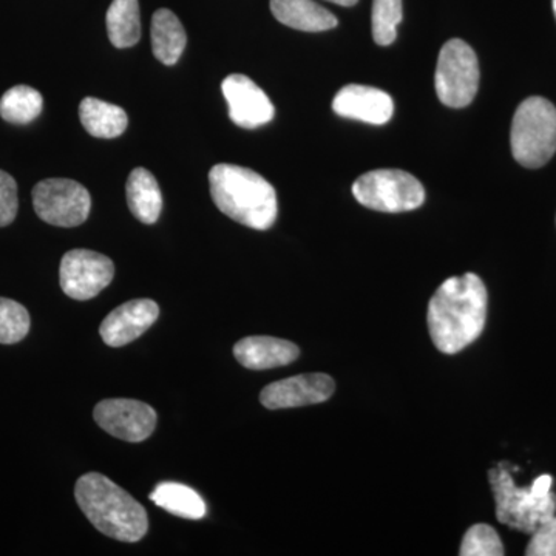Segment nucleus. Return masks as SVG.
Masks as SVG:
<instances>
[{"label": "nucleus", "instance_id": "obj_17", "mask_svg": "<svg viewBox=\"0 0 556 556\" xmlns=\"http://www.w3.org/2000/svg\"><path fill=\"white\" fill-rule=\"evenodd\" d=\"M127 203L135 218L144 225H153L159 222L163 211V195L159 181L153 177L152 172L138 167L131 170L127 179Z\"/></svg>", "mask_w": 556, "mask_h": 556}, {"label": "nucleus", "instance_id": "obj_16", "mask_svg": "<svg viewBox=\"0 0 556 556\" xmlns=\"http://www.w3.org/2000/svg\"><path fill=\"white\" fill-rule=\"evenodd\" d=\"M274 17L299 31H328L338 27L339 21L331 11L314 0H270Z\"/></svg>", "mask_w": 556, "mask_h": 556}, {"label": "nucleus", "instance_id": "obj_11", "mask_svg": "<svg viewBox=\"0 0 556 556\" xmlns=\"http://www.w3.org/2000/svg\"><path fill=\"white\" fill-rule=\"evenodd\" d=\"M331 376L321 372L294 376L263 388L260 402L268 409L299 408L327 402L334 393Z\"/></svg>", "mask_w": 556, "mask_h": 556}, {"label": "nucleus", "instance_id": "obj_6", "mask_svg": "<svg viewBox=\"0 0 556 556\" xmlns=\"http://www.w3.org/2000/svg\"><path fill=\"white\" fill-rule=\"evenodd\" d=\"M353 195L362 206L386 214H399L422 206L426 189L408 172L379 169L358 177L353 185Z\"/></svg>", "mask_w": 556, "mask_h": 556}, {"label": "nucleus", "instance_id": "obj_9", "mask_svg": "<svg viewBox=\"0 0 556 556\" xmlns=\"http://www.w3.org/2000/svg\"><path fill=\"white\" fill-rule=\"evenodd\" d=\"M115 266L112 260L89 251L73 249L61 260L60 283L70 299L86 302L101 294L112 283Z\"/></svg>", "mask_w": 556, "mask_h": 556}, {"label": "nucleus", "instance_id": "obj_13", "mask_svg": "<svg viewBox=\"0 0 556 556\" xmlns=\"http://www.w3.org/2000/svg\"><path fill=\"white\" fill-rule=\"evenodd\" d=\"M160 317L159 303L150 299L130 300L113 309L100 327L102 340L109 346L119 348L141 338Z\"/></svg>", "mask_w": 556, "mask_h": 556}, {"label": "nucleus", "instance_id": "obj_10", "mask_svg": "<svg viewBox=\"0 0 556 556\" xmlns=\"http://www.w3.org/2000/svg\"><path fill=\"white\" fill-rule=\"evenodd\" d=\"M102 430L126 442H142L155 431V409L135 399H105L93 409Z\"/></svg>", "mask_w": 556, "mask_h": 556}, {"label": "nucleus", "instance_id": "obj_19", "mask_svg": "<svg viewBox=\"0 0 556 556\" xmlns=\"http://www.w3.org/2000/svg\"><path fill=\"white\" fill-rule=\"evenodd\" d=\"M79 118L91 137L104 139L121 137L129 124L126 110L97 98H86L80 102Z\"/></svg>", "mask_w": 556, "mask_h": 556}, {"label": "nucleus", "instance_id": "obj_14", "mask_svg": "<svg viewBox=\"0 0 556 556\" xmlns=\"http://www.w3.org/2000/svg\"><path fill=\"white\" fill-rule=\"evenodd\" d=\"M332 110L342 118L383 126L393 118L394 102L387 91L350 84L336 94Z\"/></svg>", "mask_w": 556, "mask_h": 556}, {"label": "nucleus", "instance_id": "obj_8", "mask_svg": "<svg viewBox=\"0 0 556 556\" xmlns=\"http://www.w3.org/2000/svg\"><path fill=\"white\" fill-rule=\"evenodd\" d=\"M33 207L42 222L60 228H76L89 218L91 199L89 190L78 181L50 178L33 189Z\"/></svg>", "mask_w": 556, "mask_h": 556}, {"label": "nucleus", "instance_id": "obj_26", "mask_svg": "<svg viewBox=\"0 0 556 556\" xmlns=\"http://www.w3.org/2000/svg\"><path fill=\"white\" fill-rule=\"evenodd\" d=\"M20 208L17 185L7 172L0 170V228L11 225Z\"/></svg>", "mask_w": 556, "mask_h": 556}, {"label": "nucleus", "instance_id": "obj_7", "mask_svg": "<svg viewBox=\"0 0 556 556\" xmlns=\"http://www.w3.org/2000/svg\"><path fill=\"white\" fill-rule=\"evenodd\" d=\"M434 86L439 101L452 109L470 105L479 89V62L475 50L463 39H452L438 58Z\"/></svg>", "mask_w": 556, "mask_h": 556}, {"label": "nucleus", "instance_id": "obj_2", "mask_svg": "<svg viewBox=\"0 0 556 556\" xmlns=\"http://www.w3.org/2000/svg\"><path fill=\"white\" fill-rule=\"evenodd\" d=\"M215 206L247 228L266 230L276 223L277 193L257 172L236 164H217L208 172Z\"/></svg>", "mask_w": 556, "mask_h": 556}, {"label": "nucleus", "instance_id": "obj_3", "mask_svg": "<svg viewBox=\"0 0 556 556\" xmlns=\"http://www.w3.org/2000/svg\"><path fill=\"white\" fill-rule=\"evenodd\" d=\"M75 496L84 515L104 535L123 543H138L148 533L146 508L104 475L80 477L76 482Z\"/></svg>", "mask_w": 556, "mask_h": 556}, {"label": "nucleus", "instance_id": "obj_24", "mask_svg": "<svg viewBox=\"0 0 556 556\" xmlns=\"http://www.w3.org/2000/svg\"><path fill=\"white\" fill-rule=\"evenodd\" d=\"M30 314L14 300L0 298V343L13 345L27 338L30 331Z\"/></svg>", "mask_w": 556, "mask_h": 556}, {"label": "nucleus", "instance_id": "obj_1", "mask_svg": "<svg viewBox=\"0 0 556 556\" xmlns=\"http://www.w3.org/2000/svg\"><path fill=\"white\" fill-rule=\"evenodd\" d=\"M486 289L477 274L445 280L428 305V331L441 353L456 354L484 331Z\"/></svg>", "mask_w": 556, "mask_h": 556}, {"label": "nucleus", "instance_id": "obj_23", "mask_svg": "<svg viewBox=\"0 0 556 556\" xmlns=\"http://www.w3.org/2000/svg\"><path fill=\"white\" fill-rule=\"evenodd\" d=\"M402 16V0H372L371 25L376 43L387 47L396 40Z\"/></svg>", "mask_w": 556, "mask_h": 556}, {"label": "nucleus", "instance_id": "obj_5", "mask_svg": "<svg viewBox=\"0 0 556 556\" xmlns=\"http://www.w3.org/2000/svg\"><path fill=\"white\" fill-rule=\"evenodd\" d=\"M490 484L496 497V517L504 525L533 533L538 526L555 517L556 496L541 495L533 486L518 489L504 466L490 470Z\"/></svg>", "mask_w": 556, "mask_h": 556}, {"label": "nucleus", "instance_id": "obj_20", "mask_svg": "<svg viewBox=\"0 0 556 556\" xmlns=\"http://www.w3.org/2000/svg\"><path fill=\"white\" fill-rule=\"evenodd\" d=\"M150 500L175 517L201 519L206 517V503L195 490L178 482H161L150 493Z\"/></svg>", "mask_w": 556, "mask_h": 556}, {"label": "nucleus", "instance_id": "obj_12", "mask_svg": "<svg viewBox=\"0 0 556 556\" xmlns=\"http://www.w3.org/2000/svg\"><path fill=\"white\" fill-rule=\"evenodd\" d=\"M232 123L243 129H257L274 119L273 102L257 84L244 75H229L222 84Z\"/></svg>", "mask_w": 556, "mask_h": 556}, {"label": "nucleus", "instance_id": "obj_28", "mask_svg": "<svg viewBox=\"0 0 556 556\" xmlns=\"http://www.w3.org/2000/svg\"><path fill=\"white\" fill-rule=\"evenodd\" d=\"M328 2L338 3L340 7H353L358 0H328Z\"/></svg>", "mask_w": 556, "mask_h": 556}, {"label": "nucleus", "instance_id": "obj_22", "mask_svg": "<svg viewBox=\"0 0 556 556\" xmlns=\"http://www.w3.org/2000/svg\"><path fill=\"white\" fill-rule=\"evenodd\" d=\"M43 109V98L38 90L28 86L11 87L0 98V116L11 124H30Z\"/></svg>", "mask_w": 556, "mask_h": 556}, {"label": "nucleus", "instance_id": "obj_29", "mask_svg": "<svg viewBox=\"0 0 556 556\" xmlns=\"http://www.w3.org/2000/svg\"><path fill=\"white\" fill-rule=\"evenodd\" d=\"M554 13H555V17H556V0H554Z\"/></svg>", "mask_w": 556, "mask_h": 556}, {"label": "nucleus", "instance_id": "obj_4", "mask_svg": "<svg viewBox=\"0 0 556 556\" xmlns=\"http://www.w3.org/2000/svg\"><path fill=\"white\" fill-rule=\"evenodd\" d=\"M511 152L527 169H538L556 152V109L544 98L522 101L511 123Z\"/></svg>", "mask_w": 556, "mask_h": 556}, {"label": "nucleus", "instance_id": "obj_15", "mask_svg": "<svg viewBox=\"0 0 556 556\" xmlns=\"http://www.w3.org/2000/svg\"><path fill=\"white\" fill-rule=\"evenodd\" d=\"M299 354V346L294 343L269 336L244 338L233 346V356L249 369L285 367L298 361Z\"/></svg>", "mask_w": 556, "mask_h": 556}, {"label": "nucleus", "instance_id": "obj_21", "mask_svg": "<svg viewBox=\"0 0 556 556\" xmlns=\"http://www.w3.org/2000/svg\"><path fill=\"white\" fill-rule=\"evenodd\" d=\"M105 21H108L110 42L116 49L137 46L141 38V14H139L138 0H113Z\"/></svg>", "mask_w": 556, "mask_h": 556}, {"label": "nucleus", "instance_id": "obj_25", "mask_svg": "<svg viewBox=\"0 0 556 556\" xmlns=\"http://www.w3.org/2000/svg\"><path fill=\"white\" fill-rule=\"evenodd\" d=\"M460 556H503L504 546L496 530L489 525H475L460 544Z\"/></svg>", "mask_w": 556, "mask_h": 556}, {"label": "nucleus", "instance_id": "obj_27", "mask_svg": "<svg viewBox=\"0 0 556 556\" xmlns=\"http://www.w3.org/2000/svg\"><path fill=\"white\" fill-rule=\"evenodd\" d=\"M527 556H556V517L536 527L526 551Z\"/></svg>", "mask_w": 556, "mask_h": 556}, {"label": "nucleus", "instance_id": "obj_18", "mask_svg": "<svg viewBox=\"0 0 556 556\" xmlns=\"http://www.w3.org/2000/svg\"><path fill=\"white\" fill-rule=\"evenodd\" d=\"M150 35H152V50L156 60L164 65L177 64L188 43V36L177 14L166 9L155 11Z\"/></svg>", "mask_w": 556, "mask_h": 556}]
</instances>
